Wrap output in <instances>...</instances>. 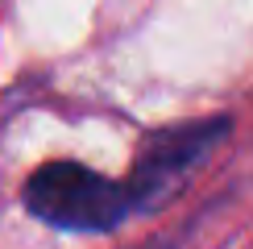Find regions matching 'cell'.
I'll list each match as a JSON object with an SVG mask.
<instances>
[{
  "label": "cell",
  "mask_w": 253,
  "mask_h": 249,
  "mask_svg": "<svg viewBox=\"0 0 253 249\" xmlns=\"http://www.w3.org/2000/svg\"><path fill=\"white\" fill-rule=\"evenodd\" d=\"M25 208L62 233H112L137 208L129 183H112L83 162H46L25 183Z\"/></svg>",
  "instance_id": "obj_1"
},
{
  "label": "cell",
  "mask_w": 253,
  "mask_h": 249,
  "mask_svg": "<svg viewBox=\"0 0 253 249\" xmlns=\"http://www.w3.org/2000/svg\"><path fill=\"white\" fill-rule=\"evenodd\" d=\"M224 133H228L224 117L191 121V124H178V129L154 133V137L145 141L137 166H133V179H129V191H133L137 208L141 204H158L166 191H174V187L187 179V170H195Z\"/></svg>",
  "instance_id": "obj_2"
}]
</instances>
